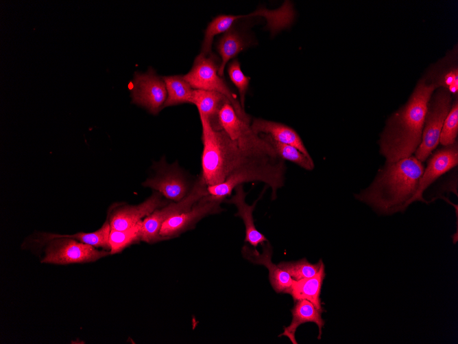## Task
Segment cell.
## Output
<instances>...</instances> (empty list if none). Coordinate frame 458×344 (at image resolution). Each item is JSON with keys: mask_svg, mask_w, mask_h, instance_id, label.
<instances>
[{"mask_svg": "<svg viewBox=\"0 0 458 344\" xmlns=\"http://www.w3.org/2000/svg\"><path fill=\"white\" fill-rule=\"evenodd\" d=\"M437 87L434 71L420 80L410 98L387 120L380 151L388 163L411 157L422 140L429 101Z\"/></svg>", "mask_w": 458, "mask_h": 344, "instance_id": "obj_1", "label": "cell"}, {"mask_svg": "<svg viewBox=\"0 0 458 344\" xmlns=\"http://www.w3.org/2000/svg\"><path fill=\"white\" fill-rule=\"evenodd\" d=\"M424 170L415 157L387 162L372 183L355 197L381 214L405 211L413 203Z\"/></svg>", "mask_w": 458, "mask_h": 344, "instance_id": "obj_2", "label": "cell"}, {"mask_svg": "<svg viewBox=\"0 0 458 344\" xmlns=\"http://www.w3.org/2000/svg\"><path fill=\"white\" fill-rule=\"evenodd\" d=\"M199 115L203 144L201 176L207 186L223 183L237 168L253 159L271 157L243 148L223 130L213 129L208 119Z\"/></svg>", "mask_w": 458, "mask_h": 344, "instance_id": "obj_3", "label": "cell"}, {"mask_svg": "<svg viewBox=\"0 0 458 344\" xmlns=\"http://www.w3.org/2000/svg\"><path fill=\"white\" fill-rule=\"evenodd\" d=\"M285 161L278 158L263 157L253 159L237 168L223 183L207 186L208 194L223 202L239 185L261 181L272 190V199L276 198L277 190L285 183Z\"/></svg>", "mask_w": 458, "mask_h": 344, "instance_id": "obj_4", "label": "cell"}, {"mask_svg": "<svg viewBox=\"0 0 458 344\" xmlns=\"http://www.w3.org/2000/svg\"><path fill=\"white\" fill-rule=\"evenodd\" d=\"M221 60L214 54H199L193 61L190 71L184 77L193 89H202L220 93L232 105L237 115L243 121L251 123V117L241 107L235 94L228 87L224 77L218 73Z\"/></svg>", "mask_w": 458, "mask_h": 344, "instance_id": "obj_5", "label": "cell"}, {"mask_svg": "<svg viewBox=\"0 0 458 344\" xmlns=\"http://www.w3.org/2000/svg\"><path fill=\"white\" fill-rule=\"evenodd\" d=\"M40 243L48 242L42 263L66 265L95 262L110 254L106 250L58 234L44 233Z\"/></svg>", "mask_w": 458, "mask_h": 344, "instance_id": "obj_6", "label": "cell"}, {"mask_svg": "<svg viewBox=\"0 0 458 344\" xmlns=\"http://www.w3.org/2000/svg\"><path fill=\"white\" fill-rule=\"evenodd\" d=\"M208 194L207 185L200 176L183 199L157 209L141 222V240L149 244L164 240L165 238L160 235L163 222L189 210L195 203Z\"/></svg>", "mask_w": 458, "mask_h": 344, "instance_id": "obj_7", "label": "cell"}, {"mask_svg": "<svg viewBox=\"0 0 458 344\" xmlns=\"http://www.w3.org/2000/svg\"><path fill=\"white\" fill-rule=\"evenodd\" d=\"M451 93L446 89L438 90L431 97L425 115L422 140L415 157L424 161L439 142L444 122L451 108Z\"/></svg>", "mask_w": 458, "mask_h": 344, "instance_id": "obj_8", "label": "cell"}, {"mask_svg": "<svg viewBox=\"0 0 458 344\" xmlns=\"http://www.w3.org/2000/svg\"><path fill=\"white\" fill-rule=\"evenodd\" d=\"M130 89L133 103L154 115L162 109L167 96L166 86L154 69L150 67L145 73L135 72Z\"/></svg>", "mask_w": 458, "mask_h": 344, "instance_id": "obj_9", "label": "cell"}, {"mask_svg": "<svg viewBox=\"0 0 458 344\" xmlns=\"http://www.w3.org/2000/svg\"><path fill=\"white\" fill-rule=\"evenodd\" d=\"M222 200L215 198L209 194L195 203L188 211L173 216L163 222L160 235L165 240L178 236L182 233L193 228L203 218L221 212Z\"/></svg>", "mask_w": 458, "mask_h": 344, "instance_id": "obj_10", "label": "cell"}, {"mask_svg": "<svg viewBox=\"0 0 458 344\" xmlns=\"http://www.w3.org/2000/svg\"><path fill=\"white\" fill-rule=\"evenodd\" d=\"M158 192L154 194L144 202L136 205H120L110 211L108 217L111 229L119 231L131 228L152 214L155 210L169 203L164 200Z\"/></svg>", "mask_w": 458, "mask_h": 344, "instance_id": "obj_11", "label": "cell"}, {"mask_svg": "<svg viewBox=\"0 0 458 344\" xmlns=\"http://www.w3.org/2000/svg\"><path fill=\"white\" fill-rule=\"evenodd\" d=\"M165 164V161H160L156 174L147 179L143 183V185L155 190L169 200L180 201L189 193L192 187L189 189L185 177L178 168L166 166Z\"/></svg>", "mask_w": 458, "mask_h": 344, "instance_id": "obj_12", "label": "cell"}, {"mask_svg": "<svg viewBox=\"0 0 458 344\" xmlns=\"http://www.w3.org/2000/svg\"><path fill=\"white\" fill-rule=\"evenodd\" d=\"M263 251L251 248L245 244L241 253L250 262L265 266L269 271V279L273 289L278 293L290 294L293 279L285 271L272 262L273 249L269 241L261 244Z\"/></svg>", "mask_w": 458, "mask_h": 344, "instance_id": "obj_13", "label": "cell"}, {"mask_svg": "<svg viewBox=\"0 0 458 344\" xmlns=\"http://www.w3.org/2000/svg\"><path fill=\"white\" fill-rule=\"evenodd\" d=\"M457 163V143L436 151L429 160L426 168L424 170L413 202L419 200L426 203L423 198L426 189L442 175L456 167Z\"/></svg>", "mask_w": 458, "mask_h": 344, "instance_id": "obj_14", "label": "cell"}, {"mask_svg": "<svg viewBox=\"0 0 458 344\" xmlns=\"http://www.w3.org/2000/svg\"><path fill=\"white\" fill-rule=\"evenodd\" d=\"M292 321L291 323L283 328V332L279 336H286L293 344H297L296 332L298 328L306 323H314L318 328L317 339H320L322 335V329L325 321L322 317L323 312L317 309L308 300L300 299L294 301V306L291 310Z\"/></svg>", "mask_w": 458, "mask_h": 344, "instance_id": "obj_15", "label": "cell"}, {"mask_svg": "<svg viewBox=\"0 0 458 344\" xmlns=\"http://www.w3.org/2000/svg\"><path fill=\"white\" fill-rule=\"evenodd\" d=\"M250 126L255 133L258 135H267L277 141L293 146L307 157L312 159L302 139L292 128L282 123L262 118L252 119Z\"/></svg>", "mask_w": 458, "mask_h": 344, "instance_id": "obj_16", "label": "cell"}, {"mask_svg": "<svg viewBox=\"0 0 458 344\" xmlns=\"http://www.w3.org/2000/svg\"><path fill=\"white\" fill-rule=\"evenodd\" d=\"M235 194L224 202L233 204L237 208L236 216L242 218L245 228V242L249 243L254 248L268 241L266 237L256 229L252 216L257 201L250 205L245 202L246 193L242 185H237L234 189Z\"/></svg>", "mask_w": 458, "mask_h": 344, "instance_id": "obj_17", "label": "cell"}, {"mask_svg": "<svg viewBox=\"0 0 458 344\" xmlns=\"http://www.w3.org/2000/svg\"><path fill=\"white\" fill-rule=\"evenodd\" d=\"M230 102L223 94L212 91L193 89L191 104L197 106L199 114L204 115L211 127L221 130L219 122V113L222 106ZM231 104V103H230Z\"/></svg>", "mask_w": 458, "mask_h": 344, "instance_id": "obj_18", "label": "cell"}, {"mask_svg": "<svg viewBox=\"0 0 458 344\" xmlns=\"http://www.w3.org/2000/svg\"><path fill=\"white\" fill-rule=\"evenodd\" d=\"M250 44V41L234 26L222 34L216 45V49L221 60L218 70V73L221 77L224 76V69L228 62L234 59L240 52L248 47Z\"/></svg>", "mask_w": 458, "mask_h": 344, "instance_id": "obj_19", "label": "cell"}, {"mask_svg": "<svg viewBox=\"0 0 458 344\" xmlns=\"http://www.w3.org/2000/svg\"><path fill=\"white\" fill-rule=\"evenodd\" d=\"M326 276L323 264L320 271L312 277L293 280L290 294L293 301L306 299L311 302L319 310L324 312L320 297L323 282Z\"/></svg>", "mask_w": 458, "mask_h": 344, "instance_id": "obj_20", "label": "cell"}, {"mask_svg": "<svg viewBox=\"0 0 458 344\" xmlns=\"http://www.w3.org/2000/svg\"><path fill=\"white\" fill-rule=\"evenodd\" d=\"M219 122L221 130L233 140L243 141L254 133L250 124L237 115L230 102H226L221 108Z\"/></svg>", "mask_w": 458, "mask_h": 344, "instance_id": "obj_21", "label": "cell"}, {"mask_svg": "<svg viewBox=\"0 0 458 344\" xmlns=\"http://www.w3.org/2000/svg\"><path fill=\"white\" fill-rule=\"evenodd\" d=\"M166 86L167 96L162 108L180 104L191 103L193 89L184 75L162 77Z\"/></svg>", "mask_w": 458, "mask_h": 344, "instance_id": "obj_22", "label": "cell"}, {"mask_svg": "<svg viewBox=\"0 0 458 344\" xmlns=\"http://www.w3.org/2000/svg\"><path fill=\"white\" fill-rule=\"evenodd\" d=\"M247 15L219 14L208 24L202 43L200 54L210 55L213 54V41L215 36L224 34L233 26L238 20L245 18Z\"/></svg>", "mask_w": 458, "mask_h": 344, "instance_id": "obj_23", "label": "cell"}, {"mask_svg": "<svg viewBox=\"0 0 458 344\" xmlns=\"http://www.w3.org/2000/svg\"><path fill=\"white\" fill-rule=\"evenodd\" d=\"M261 135L271 145L280 159L292 162L306 170L313 169V159L307 157L296 147L277 141L267 135Z\"/></svg>", "mask_w": 458, "mask_h": 344, "instance_id": "obj_24", "label": "cell"}, {"mask_svg": "<svg viewBox=\"0 0 458 344\" xmlns=\"http://www.w3.org/2000/svg\"><path fill=\"white\" fill-rule=\"evenodd\" d=\"M141 222L125 230L111 229L109 238L110 255L120 253L130 245L141 241Z\"/></svg>", "mask_w": 458, "mask_h": 344, "instance_id": "obj_25", "label": "cell"}, {"mask_svg": "<svg viewBox=\"0 0 458 344\" xmlns=\"http://www.w3.org/2000/svg\"><path fill=\"white\" fill-rule=\"evenodd\" d=\"M323 264L322 260L317 263L312 264L306 258H302L297 261L281 262L278 266L286 271L293 280H300L313 277L320 271Z\"/></svg>", "mask_w": 458, "mask_h": 344, "instance_id": "obj_26", "label": "cell"}, {"mask_svg": "<svg viewBox=\"0 0 458 344\" xmlns=\"http://www.w3.org/2000/svg\"><path fill=\"white\" fill-rule=\"evenodd\" d=\"M458 133V103L457 100L453 102L450 111L445 119L440 133L439 142L445 146L455 144Z\"/></svg>", "mask_w": 458, "mask_h": 344, "instance_id": "obj_27", "label": "cell"}, {"mask_svg": "<svg viewBox=\"0 0 458 344\" xmlns=\"http://www.w3.org/2000/svg\"><path fill=\"white\" fill-rule=\"evenodd\" d=\"M227 71L230 80L239 91L240 97L239 102L241 107L244 109L245 95L251 78L243 73L241 68V64L236 58L232 59L228 65Z\"/></svg>", "mask_w": 458, "mask_h": 344, "instance_id": "obj_28", "label": "cell"}]
</instances>
